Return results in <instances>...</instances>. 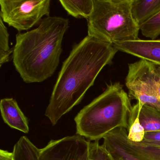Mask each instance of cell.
Segmentation results:
<instances>
[{
    "label": "cell",
    "instance_id": "6da1fadb",
    "mask_svg": "<svg viewBox=\"0 0 160 160\" xmlns=\"http://www.w3.org/2000/svg\"><path fill=\"white\" fill-rule=\"evenodd\" d=\"M118 51L113 45L88 35L73 46L62 63L45 113L53 126L80 103Z\"/></svg>",
    "mask_w": 160,
    "mask_h": 160
},
{
    "label": "cell",
    "instance_id": "7a4b0ae2",
    "mask_svg": "<svg viewBox=\"0 0 160 160\" xmlns=\"http://www.w3.org/2000/svg\"><path fill=\"white\" fill-rule=\"evenodd\" d=\"M69 27L67 18L47 17L36 28L17 34L12 58L25 83H41L54 74L59 64L62 41Z\"/></svg>",
    "mask_w": 160,
    "mask_h": 160
},
{
    "label": "cell",
    "instance_id": "3957f363",
    "mask_svg": "<svg viewBox=\"0 0 160 160\" xmlns=\"http://www.w3.org/2000/svg\"><path fill=\"white\" fill-rule=\"evenodd\" d=\"M132 108L122 85L119 82L110 83L76 116L77 134L95 141L118 128L128 131Z\"/></svg>",
    "mask_w": 160,
    "mask_h": 160
},
{
    "label": "cell",
    "instance_id": "277c9868",
    "mask_svg": "<svg viewBox=\"0 0 160 160\" xmlns=\"http://www.w3.org/2000/svg\"><path fill=\"white\" fill-rule=\"evenodd\" d=\"M92 13L88 19V36L105 42L138 40L139 28L132 16V0H93Z\"/></svg>",
    "mask_w": 160,
    "mask_h": 160
},
{
    "label": "cell",
    "instance_id": "5b68a950",
    "mask_svg": "<svg viewBox=\"0 0 160 160\" xmlns=\"http://www.w3.org/2000/svg\"><path fill=\"white\" fill-rule=\"evenodd\" d=\"M125 85L129 96L140 106L148 105L160 110V94L157 66L141 59L128 64Z\"/></svg>",
    "mask_w": 160,
    "mask_h": 160
},
{
    "label": "cell",
    "instance_id": "8992f818",
    "mask_svg": "<svg viewBox=\"0 0 160 160\" xmlns=\"http://www.w3.org/2000/svg\"><path fill=\"white\" fill-rule=\"evenodd\" d=\"M50 0H0V17L18 32L28 31L49 17Z\"/></svg>",
    "mask_w": 160,
    "mask_h": 160
},
{
    "label": "cell",
    "instance_id": "52a82bcc",
    "mask_svg": "<svg viewBox=\"0 0 160 160\" xmlns=\"http://www.w3.org/2000/svg\"><path fill=\"white\" fill-rule=\"evenodd\" d=\"M89 142L79 135L51 140L39 149L40 160H88Z\"/></svg>",
    "mask_w": 160,
    "mask_h": 160
},
{
    "label": "cell",
    "instance_id": "ba28073f",
    "mask_svg": "<svg viewBox=\"0 0 160 160\" xmlns=\"http://www.w3.org/2000/svg\"><path fill=\"white\" fill-rule=\"evenodd\" d=\"M103 139V146L114 160H144L131 148L126 129H116L104 137Z\"/></svg>",
    "mask_w": 160,
    "mask_h": 160
},
{
    "label": "cell",
    "instance_id": "9c48e42d",
    "mask_svg": "<svg viewBox=\"0 0 160 160\" xmlns=\"http://www.w3.org/2000/svg\"><path fill=\"white\" fill-rule=\"evenodd\" d=\"M118 51L130 54L160 67V40H142L117 43Z\"/></svg>",
    "mask_w": 160,
    "mask_h": 160
},
{
    "label": "cell",
    "instance_id": "30bf717a",
    "mask_svg": "<svg viewBox=\"0 0 160 160\" xmlns=\"http://www.w3.org/2000/svg\"><path fill=\"white\" fill-rule=\"evenodd\" d=\"M0 109L2 119L7 125L25 133L29 132L28 118L20 109L16 100L12 98L2 99Z\"/></svg>",
    "mask_w": 160,
    "mask_h": 160
},
{
    "label": "cell",
    "instance_id": "8fae6325",
    "mask_svg": "<svg viewBox=\"0 0 160 160\" xmlns=\"http://www.w3.org/2000/svg\"><path fill=\"white\" fill-rule=\"evenodd\" d=\"M132 16L138 27L160 12V0H132Z\"/></svg>",
    "mask_w": 160,
    "mask_h": 160
},
{
    "label": "cell",
    "instance_id": "7c38bea8",
    "mask_svg": "<svg viewBox=\"0 0 160 160\" xmlns=\"http://www.w3.org/2000/svg\"><path fill=\"white\" fill-rule=\"evenodd\" d=\"M145 132L160 131V110L148 105H134Z\"/></svg>",
    "mask_w": 160,
    "mask_h": 160
},
{
    "label": "cell",
    "instance_id": "4fadbf2b",
    "mask_svg": "<svg viewBox=\"0 0 160 160\" xmlns=\"http://www.w3.org/2000/svg\"><path fill=\"white\" fill-rule=\"evenodd\" d=\"M59 2L67 13L75 18H85L88 20L93 11V0H60Z\"/></svg>",
    "mask_w": 160,
    "mask_h": 160
},
{
    "label": "cell",
    "instance_id": "5bb4252c",
    "mask_svg": "<svg viewBox=\"0 0 160 160\" xmlns=\"http://www.w3.org/2000/svg\"><path fill=\"white\" fill-rule=\"evenodd\" d=\"M12 152L13 160H40L39 149L25 136L15 144Z\"/></svg>",
    "mask_w": 160,
    "mask_h": 160
},
{
    "label": "cell",
    "instance_id": "9a60e30c",
    "mask_svg": "<svg viewBox=\"0 0 160 160\" xmlns=\"http://www.w3.org/2000/svg\"><path fill=\"white\" fill-rule=\"evenodd\" d=\"M128 139L131 142L139 143L144 140L145 131L140 123L137 112L134 107L132 106L129 120Z\"/></svg>",
    "mask_w": 160,
    "mask_h": 160
},
{
    "label": "cell",
    "instance_id": "2e32d148",
    "mask_svg": "<svg viewBox=\"0 0 160 160\" xmlns=\"http://www.w3.org/2000/svg\"><path fill=\"white\" fill-rule=\"evenodd\" d=\"M129 141L132 149L144 160H160V146L143 141L134 143Z\"/></svg>",
    "mask_w": 160,
    "mask_h": 160
},
{
    "label": "cell",
    "instance_id": "e0dca14e",
    "mask_svg": "<svg viewBox=\"0 0 160 160\" xmlns=\"http://www.w3.org/2000/svg\"><path fill=\"white\" fill-rule=\"evenodd\" d=\"M9 35L8 28L0 17V67L10 61L13 52L9 46Z\"/></svg>",
    "mask_w": 160,
    "mask_h": 160
},
{
    "label": "cell",
    "instance_id": "ac0fdd59",
    "mask_svg": "<svg viewBox=\"0 0 160 160\" xmlns=\"http://www.w3.org/2000/svg\"><path fill=\"white\" fill-rule=\"evenodd\" d=\"M139 30L143 36L155 40L160 35V12L141 25Z\"/></svg>",
    "mask_w": 160,
    "mask_h": 160
},
{
    "label": "cell",
    "instance_id": "d6986e66",
    "mask_svg": "<svg viewBox=\"0 0 160 160\" xmlns=\"http://www.w3.org/2000/svg\"><path fill=\"white\" fill-rule=\"evenodd\" d=\"M88 160H115L99 141H90Z\"/></svg>",
    "mask_w": 160,
    "mask_h": 160
},
{
    "label": "cell",
    "instance_id": "ffe728a7",
    "mask_svg": "<svg viewBox=\"0 0 160 160\" xmlns=\"http://www.w3.org/2000/svg\"><path fill=\"white\" fill-rule=\"evenodd\" d=\"M143 142L160 146V131L145 133Z\"/></svg>",
    "mask_w": 160,
    "mask_h": 160
},
{
    "label": "cell",
    "instance_id": "44dd1931",
    "mask_svg": "<svg viewBox=\"0 0 160 160\" xmlns=\"http://www.w3.org/2000/svg\"><path fill=\"white\" fill-rule=\"evenodd\" d=\"M13 153L8 151L1 149L0 151V160H13Z\"/></svg>",
    "mask_w": 160,
    "mask_h": 160
},
{
    "label": "cell",
    "instance_id": "7402d4cb",
    "mask_svg": "<svg viewBox=\"0 0 160 160\" xmlns=\"http://www.w3.org/2000/svg\"><path fill=\"white\" fill-rule=\"evenodd\" d=\"M157 71L158 73V78H159V92H160V67L157 66Z\"/></svg>",
    "mask_w": 160,
    "mask_h": 160
}]
</instances>
